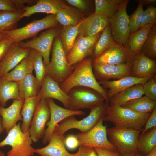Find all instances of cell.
I'll return each instance as SVG.
<instances>
[{"mask_svg": "<svg viewBox=\"0 0 156 156\" xmlns=\"http://www.w3.org/2000/svg\"><path fill=\"white\" fill-rule=\"evenodd\" d=\"M92 59L88 57L79 64L70 75L64 81L60 83L62 89L66 93L73 88L81 86L92 89L99 93L109 101L107 91L97 81L93 73Z\"/></svg>", "mask_w": 156, "mask_h": 156, "instance_id": "6da1fadb", "label": "cell"}, {"mask_svg": "<svg viewBox=\"0 0 156 156\" xmlns=\"http://www.w3.org/2000/svg\"><path fill=\"white\" fill-rule=\"evenodd\" d=\"M109 105V102L105 101L91 108L88 116L80 120L76 119L75 116H68L56 126L53 133L64 135L68 130L73 129H78L82 133H86L93 128L106 114Z\"/></svg>", "mask_w": 156, "mask_h": 156, "instance_id": "7a4b0ae2", "label": "cell"}, {"mask_svg": "<svg viewBox=\"0 0 156 156\" xmlns=\"http://www.w3.org/2000/svg\"><path fill=\"white\" fill-rule=\"evenodd\" d=\"M150 114H140L122 106L110 105L103 120L115 127L142 131Z\"/></svg>", "mask_w": 156, "mask_h": 156, "instance_id": "3957f363", "label": "cell"}, {"mask_svg": "<svg viewBox=\"0 0 156 156\" xmlns=\"http://www.w3.org/2000/svg\"><path fill=\"white\" fill-rule=\"evenodd\" d=\"M66 57L60 38L57 35L53 41L51 60L45 67L47 74L59 83L66 79L75 68L69 64Z\"/></svg>", "mask_w": 156, "mask_h": 156, "instance_id": "277c9868", "label": "cell"}, {"mask_svg": "<svg viewBox=\"0 0 156 156\" xmlns=\"http://www.w3.org/2000/svg\"><path fill=\"white\" fill-rule=\"evenodd\" d=\"M33 142L29 131L23 132L19 122L9 131L5 139L0 142V148L6 146L11 147L6 156H32L35 153V149L32 146Z\"/></svg>", "mask_w": 156, "mask_h": 156, "instance_id": "5b68a950", "label": "cell"}, {"mask_svg": "<svg viewBox=\"0 0 156 156\" xmlns=\"http://www.w3.org/2000/svg\"><path fill=\"white\" fill-rule=\"evenodd\" d=\"M141 131L115 126L107 129L109 141L121 154L137 151V142Z\"/></svg>", "mask_w": 156, "mask_h": 156, "instance_id": "8992f818", "label": "cell"}, {"mask_svg": "<svg viewBox=\"0 0 156 156\" xmlns=\"http://www.w3.org/2000/svg\"><path fill=\"white\" fill-rule=\"evenodd\" d=\"M58 23L56 15L50 14L42 19L33 20L22 27L3 33L11 38L14 42L18 43L34 37L40 31L56 27Z\"/></svg>", "mask_w": 156, "mask_h": 156, "instance_id": "52a82bcc", "label": "cell"}, {"mask_svg": "<svg viewBox=\"0 0 156 156\" xmlns=\"http://www.w3.org/2000/svg\"><path fill=\"white\" fill-rule=\"evenodd\" d=\"M67 94L69 98L68 109L72 110L90 109L105 101L102 96L95 90L84 86L73 87Z\"/></svg>", "mask_w": 156, "mask_h": 156, "instance_id": "ba28073f", "label": "cell"}, {"mask_svg": "<svg viewBox=\"0 0 156 156\" xmlns=\"http://www.w3.org/2000/svg\"><path fill=\"white\" fill-rule=\"evenodd\" d=\"M129 0H124L118 10L108 18L112 34L115 42L127 46L130 35L129 28V16L127 12V7Z\"/></svg>", "mask_w": 156, "mask_h": 156, "instance_id": "9c48e42d", "label": "cell"}, {"mask_svg": "<svg viewBox=\"0 0 156 156\" xmlns=\"http://www.w3.org/2000/svg\"><path fill=\"white\" fill-rule=\"evenodd\" d=\"M57 27V26H56ZM56 27L51 28L29 40L16 43L22 48L34 49L42 55L45 66L50 62L51 49L55 38L58 34Z\"/></svg>", "mask_w": 156, "mask_h": 156, "instance_id": "30bf717a", "label": "cell"}, {"mask_svg": "<svg viewBox=\"0 0 156 156\" xmlns=\"http://www.w3.org/2000/svg\"><path fill=\"white\" fill-rule=\"evenodd\" d=\"M103 118L91 129L85 133H79L76 136L80 145L93 148H101L116 151L109 141L107 135V125L103 124Z\"/></svg>", "mask_w": 156, "mask_h": 156, "instance_id": "8fae6325", "label": "cell"}, {"mask_svg": "<svg viewBox=\"0 0 156 156\" xmlns=\"http://www.w3.org/2000/svg\"><path fill=\"white\" fill-rule=\"evenodd\" d=\"M101 34V32L88 37L79 34L71 51L66 57L69 64L75 67L76 64H78L92 55L94 45Z\"/></svg>", "mask_w": 156, "mask_h": 156, "instance_id": "7c38bea8", "label": "cell"}, {"mask_svg": "<svg viewBox=\"0 0 156 156\" xmlns=\"http://www.w3.org/2000/svg\"><path fill=\"white\" fill-rule=\"evenodd\" d=\"M46 100L49 108L50 116L49 120L46 123L47 127L42 140V143L45 144L49 142L55 129L61 121L70 116L83 115L85 114L81 111L72 110L61 107L57 105L53 99Z\"/></svg>", "mask_w": 156, "mask_h": 156, "instance_id": "4fadbf2b", "label": "cell"}, {"mask_svg": "<svg viewBox=\"0 0 156 156\" xmlns=\"http://www.w3.org/2000/svg\"><path fill=\"white\" fill-rule=\"evenodd\" d=\"M134 56L127 46L115 42L105 51L94 59L93 62L122 65L132 62Z\"/></svg>", "mask_w": 156, "mask_h": 156, "instance_id": "5bb4252c", "label": "cell"}, {"mask_svg": "<svg viewBox=\"0 0 156 156\" xmlns=\"http://www.w3.org/2000/svg\"><path fill=\"white\" fill-rule=\"evenodd\" d=\"M132 64V62L116 65L92 61L93 72L96 79L100 81H108L110 79H119L131 75Z\"/></svg>", "mask_w": 156, "mask_h": 156, "instance_id": "9a60e30c", "label": "cell"}, {"mask_svg": "<svg viewBox=\"0 0 156 156\" xmlns=\"http://www.w3.org/2000/svg\"><path fill=\"white\" fill-rule=\"evenodd\" d=\"M50 112L46 99L40 100L36 108L29 129L30 137L34 142L43 138Z\"/></svg>", "mask_w": 156, "mask_h": 156, "instance_id": "2e32d148", "label": "cell"}, {"mask_svg": "<svg viewBox=\"0 0 156 156\" xmlns=\"http://www.w3.org/2000/svg\"><path fill=\"white\" fill-rule=\"evenodd\" d=\"M38 95L40 99H54L58 100L65 108L68 109L69 98L67 94L62 89L59 83L47 74L43 79Z\"/></svg>", "mask_w": 156, "mask_h": 156, "instance_id": "e0dca14e", "label": "cell"}, {"mask_svg": "<svg viewBox=\"0 0 156 156\" xmlns=\"http://www.w3.org/2000/svg\"><path fill=\"white\" fill-rule=\"evenodd\" d=\"M153 76L139 78L131 75L114 81H99V84L104 88H108L107 92L108 99L124 90L138 84H143Z\"/></svg>", "mask_w": 156, "mask_h": 156, "instance_id": "ac0fdd59", "label": "cell"}, {"mask_svg": "<svg viewBox=\"0 0 156 156\" xmlns=\"http://www.w3.org/2000/svg\"><path fill=\"white\" fill-rule=\"evenodd\" d=\"M24 100L21 99H14L11 105L7 108L0 106L2 125L7 134L18 121H22L21 111Z\"/></svg>", "mask_w": 156, "mask_h": 156, "instance_id": "d6986e66", "label": "cell"}, {"mask_svg": "<svg viewBox=\"0 0 156 156\" xmlns=\"http://www.w3.org/2000/svg\"><path fill=\"white\" fill-rule=\"evenodd\" d=\"M156 73V61L141 52L134 55L132 64L131 76L139 78L154 76Z\"/></svg>", "mask_w": 156, "mask_h": 156, "instance_id": "ffe728a7", "label": "cell"}, {"mask_svg": "<svg viewBox=\"0 0 156 156\" xmlns=\"http://www.w3.org/2000/svg\"><path fill=\"white\" fill-rule=\"evenodd\" d=\"M30 49L24 48L14 42L0 62L2 76L10 71L28 56Z\"/></svg>", "mask_w": 156, "mask_h": 156, "instance_id": "44dd1931", "label": "cell"}, {"mask_svg": "<svg viewBox=\"0 0 156 156\" xmlns=\"http://www.w3.org/2000/svg\"><path fill=\"white\" fill-rule=\"evenodd\" d=\"M109 24L107 18L94 13L81 22L79 34L85 37L93 36L101 32Z\"/></svg>", "mask_w": 156, "mask_h": 156, "instance_id": "7402d4cb", "label": "cell"}, {"mask_svg": "<svg viewBox=\"0 0 156 156\" xmlns=\"http://www.w3.org/2000/svg\"><path fill=\"white\" fill-rule=\"evenodd\" d=\"M67 5L61 0H39L32 6H24L25 11L21 18L28 17L36 13H43L56 15Z\"/></svg>", "mask_w": 156, "mask_h": 156, "instance_id": "603a6c76", "label": "cell"}, {"mask_svg": "<svg viewBox=\"0 0 156 156\" xmlns=\"http://www.w3.org/2000/svg\"><path fill=\"white\" fill-rule=\"evenodd\" d=\"M64 135H60L53 133L46 146L35 149V153L40 156H72V154L66 150L65 144Z\"/></svg>", "mask_w": 156, "mask_h": 156, "instance_id": "cb8c5ba5", "label": "cell"}, {"mask_svg": "<svg viewBox=\"0 0 156 156\" xmlns=\"http://www.w3.org/2000/svg\"><path fill=\"white\" fill-rule=\"evenodd\" d=\"M144 94L142 84H138L127 88L109 99L111 105L122 106L128 102Z\"/></svg>", "mask_w": 156, "mask_h": 156, "instance_id": "d4e9b609", "label": "cell"}, {"mask_svg": "<svg viewBox=\"0 0 156 156\" xmlns=\"http://www.w3.org/2000/svg\"><path fill=\"white\" fill-rule=\"evenodd\" d=\"M40 100L38 95L24 99L21 111L23 120L21 128L23 132L26 133L29 131L36 108Z\"/></svg>", "mask_w": 156, "mask_h": 156, "instance_id": "484cf974", "label": "cell"}, {"mask_svg": "<svg viewBox=\"0 0 156 156\" xmlns=\"http://www.w3.org/2000/svg\"><path fill=\"white\" fill-rule=\"evenodd\" d=\"M152 27L150 25H146L136 32L130 34L127 46L134 55L141 51Z\"/></svg>", "mask_w": 156, "mask_h": 156, "instance_id": "4316f807", "label": "cell"}, {"mask_svg": "<svg viewBox=\"0 0 156 156\" xmlns=\"http://www.w3.org/2000/svg\"><path fill=\"white\" fill-rule=\"evenodd\" d=\"M33 70L32 62L28 56L1 78L7 81L18 83L28 74L32 73Z\"/></svg>", "mask_w": 156, "mask_h": 156, "instance_id": "83f0119b", "label": "cell"}, {"mask_svg": "<svg viewBox=\"0 0 156 156\" xmlns=\"http://www.w3.org/2000/svg\"><path fill=\"white\" fill-rule=\"evenodd\" d=\"M83 16L80 10L68 5L56 15L58 23L64 26L77 25L83 20Z\"/></svg>", "mask_w": 156, "mask_h": 156, "instance_id": "f1b7e54d", "label": "cell"}, {"mask_svg": "<svg viewBox=\"0 0 156 156\" xmlns=\"http://www.w3.org/2000/svg\"><path fill=\"white\" fill-rule=\"evenodd\" d=\"M18 83L20 99H25L38 95L40 88L32 73L28 74Z\"/></svg>", "mask_w": 156, "mask_h": 156, "instance_id": "f546056e", "label": "cell"}, {"mask_svg": "<svg viewBox=\"0 0 156 156\" xmlns=\"http://www.w3.org/2000/svg\"><path fill=\"white\" fill-rule=\"evenodd\" d=\"M20 99L18 83L0 79V104L4 107L7 101L10 99Z\"/></svg>", "mask_w": 156, "mask_h": 156, "instance_id": "4dcf8cb0", "label": "cell"}, {"mask_svg": "<svg viewBox=\"0 0 156 156\" xmlns=\"http://www.w3.org/2000/svg\"><path fill=\"white\" fill-rule=\"evenodd\" d=\"M24 10L17 12L0 11V33L17 29L18 22Z\"/></svg>", "mask_w": 156, "mask_h": 156, "instance_id": "1f68e13d", "label": "cell"}, {"mask_svg": "<svg viewBox=\"0 0 156 156\" xmlns=\"http://www.w3.org/2000/svg\"><path fill=\"white\" fill-rule=\"evenodd\" d=\"M81 22L75 26H64L60 31V37L66 56L71 51L79 34V27Z\"/></svg>", "mask_w": 156, "mask_h": 156, "instance_id": "d6a6232c", "label": "cell"}, {"mask_svg": "<svg viewBox=\"0 0 156 156\" xmlns=\"http://www.w3.org/2000/svg\"><path fill=\"white\" fill-rule=\"evenodd\" d=\"M123 107L142 114L151 113L156 107V102L145 96L129 101Z\"/></svg>", "mask_w": 156, "mask_h": 156, "instance_id": "836d02e7", "label": "cell"}, {"mask_svg": "<svg viewBox=\"0 0 156 156\" xmlns=\"http://www.w3.org/2000/svg\"><path fill=\"white\" fill-rule=\"evenodd\" d=\"M124 0H95L94 13L103 15L108 18L118 10Z\"/></svg>", "mask_w": 156, "mask_h": 156, "instance_id": "e575fe53", "label": "cell"}, {"mask_svg": "<svg viewBox=\"0 0 156 156\" xmlns=\"http://www.w3.org/2000/svg\"><path fill=\"white\" fill-rule=\"evenodd\" d=\"M115 42L112 37L109 25L102 31L94 47V59L105 51Z\"/></svg>", "mask_w": 156, "mask_h": 156, "instance_id": "d590c367", "label": "cell"}, {"mask_svg": "<svg viewBox=\"0 0 156 156\" xmlns=\"http://www.w3.org/2000/svg\"><path fill=\"white\" fill-rule=\"evenodd\" d=\"M156 146V127L139 135L137 142V150L148 154Z\"/></svg>", "mask_w": 156, "mask_h": 156, "instance_id": "8d00e7d4", "label": "cell"}, {"mask_svg": "<svg viewBox=\"0 0 156 156\" xmlns=\"http://www.w3.org/2000/svg\"><path fill=\"white\" fill-rule=\"evenodd\" d=\"M28 57L32 62L35 73V77L40 88L43 79L47 74L42 57L36 50L30 49Z\"/></svg>", "mask_w": 156, "mask_h": 156, "instance_id": "74e56055", "label": "cell"}, {"mask_svg": "<svg viewBox=\"0 0 156 156\" xmlns=\"http://www.w3.org/2000/svg\"><path fill=\"white\" fill-rule=\"evenodd\" d=\"M146 56L152 59L156 58V27L153 26L141 51Z\"/></svg>", "mask_w": 156, "mask_h": 156, "instance_id": "f35d334b", "label": "cell"}, {"mask_svg": "<svg viewBox=\"0 0 156 156\" xmlns=\"http://www.w3.org/2000/svg\"><path fill=\"white\" fill-rule=\"evenodd\" d=\"M34 0H0V11L17 12L23 10L24 4L36 2Z\"/></svg>", "mask_w": 156, "mask_h": 156, "instance_id": "ab89813d", "label": "cell"}, {"mask_svg": "<svg viewBox=\"0 0 156 156\" xmlns=\"http://www.w3.org/2000/svg\"><path fill=\"white\" fill-rule=\"evenodd\" d=\"M143 6L141 3L139 2L137 9L129 16V28L130 34L136 32L140 28L144 11Z\"/></svg>", "mask_w": 156, "mask_h": 156, "instance_id": "60d3db41", "label": "cell"}, {"mask_svg": "<svg viewBox=\"0 0 156 156\" xmlns=\"http://www.w3.org/2000/svg\"><path fill=\"white\" fill-rule=\"evenodd\" d=\"M156 24V8L153 5L149 6L144 11L140 28L144 26L150 25L153 26Z\"/></svg>", "mask_w": 156, "mask_h": 156, "instance_id": "b9f144b4", "label": "cell"}, {"mask_svg": "<svg viewBox=\"0 0 156 156\" xmlns=\"http://www.w3.org/2000/svg\"><path fill=\"white\" fill-rule=\"evenodd\" d=\"M142 85L145 96L150 99L156 102V75Z\"/></svg>", "mask_w": 156, "mask_h": 156, "instance_id": "7bdbcfd3", "label": "cell"}, {"mask_svg": "<svg viewBox=\"0 0 156 156\" xmlns=\"http://www.w3.org/2000/svg\"><path fill=\"white\" fill-rule=\"evenodd\" d=\"M14 43L12 39L6 35L0 40V62Z\"/></svg>", "mask_w": 156, "mask_h": 156, "instance_id": "ee69618b", "label": "cell"}, {"mask_svg": "<svg viewBox=\"0 0 156 156\" xmlns=\"http://www.w3.org/2000/svg\"><path fill=\"white\" fill-rule=\"evenodd\" d=\"M155 127H156V107L151 113L150 115L142 129L140 135Z\"/></svg>", "mask_w": 156, "mask_h": 156, "instance_id": "f6af8a7d", "label": "cell"}, {"mask_svg": "<svg viewBox=\"0 0 156 156\" xmlns=\"http://www.w3.org/2000/svg\"><path fill=\"white\" fill-rule=\"evenodd\" d=\"M72 156H98L94 148L83 145L79 146L77 152Z\"/></svg>", "mask_w": 156, "mask_h": 156, "instance_id": "bcb514c9", "label": "cell"}, {"mask_svg": "<svg viewBox=\"0 0 156 156\" xmlns=\"http://www.w3.org/2000/svg\"><path fill=\"white\" fill-rule=\"evenodd\" d=\"M65 146L70 150H74L79 146V140L76 135H70L65 138Z\"/></svg>", "mask_w": 156, "mask_h": 156, "instance_id": "7dc6e473", "label": "cell"}, {"mask_svg": "<svg viewBox=\"0 0 156 156\" xmlns=\"http://www.w3.org/2000/svg\"><path fill=\"white\" fill-rule=\"evenodd\" d=\"M68 3L81 11L86 10L88 8V3L84 0H66Z\"/></svg>", "mask_w": 156, "mask_h": 156, "instance_id": "c3c4849f", "label": "cell"}, {"mask_svg": "<svg viewBox=\"0 0 156 156\" xmlns=\"http://www.w3.org/2000/svg\"><path fill=\"white\" fill-rule=\"evenodd\" d=\"M98 156H120L117 151L101 148H94Z\"/></svg>", "mask_w": 156, "mask_h": 156, "instance_id": "681fc988", "label": "cell"}, {"mask_svg": "<svg viewBox=\"0 0 156 156\" xmlns=\"http://www.w3.org/2000/svg\"><path fill=\"white\" fill-rule=\"evenodd\" d=\"M135 1L141 3L143 6L149 5H155L156 3V0H138Z\"/></svg>", "mask_w": 156, "mask_h": 156, "instance_id": "f907efd6", "label": "cell"}, {"mask_svg": "<svg viewBox=\"0 0 156 156\" xmlns=\"http://www.w3.org/2000/svg\"><path fill=\"white\" fill-rule=\"evenodd\" d=\"M127 153L120 154V156H145L140 154H137L136 153Z\"/></svg>", "mask_w": 156, "mask_h": 156, "instance_id": "816d5d0a", "label": "cell"}, {"mask_svg": "<svg viewBox=\"0 0 156 156\" xmlns=\"http://www.w3.org/2000/svg\"><path fill=\"white\" fill-rule=\"evenodd\" d=\"M145 156H156V146L148 154Z\"/></svg>", "mask_w": 156, "mask_h": 156, "instance_id": "f5cc1de1", "label": "cell"}, {"mask_svg": "<svg viewBox=\"0 0 156 156\" xmlns=\"http://www.w3.org/2000/svg\"><path fill=\"white\" fill-rule=\"evenodd\" d=\"M4 131V130L2 125L1 117L0 116V134L3 132Z\"/></svg>", "mask_w": 156, "mask_h": 156, "instance_id": "db71d44e", "label": "cell"}, {"mask_svg": "<svg viewBox=\"0 0 156 156\" xmlns=\"http://www.w3.org/2000/svg\"><path fill=\"white\" fill-rule=\"evenodd\" d=\"M5 35L2 33H0V40L3 38Z\"/></svg>", "mask_w": 156, "mask_h": 156, "instance_id": "11a10c76", "label": "cell"}, {"mask_svg": "<svg viewBox=\"0 0 156 156\" xmlns=\"http://www.w3.org/2000/svg\"><path fill=\"white\" fill-rule=\"evenodd\" d=\"M0 156H6L4 153L1 150H0Z\"/></svg>", "mask_w": 156, "mask_h": 156, "instance_id": "9f6ffc18", "label": "cell"}, {"mask_svg": "<svg viewBox=\"0 0 156 156\" xmlns=\"http://www.w3.org/2000/svg\"><path fill=\"white\" fill-rule=\"evenodd\" d=\"M2 76V75H1V69H0V79L1 78Z\"/></svg>", "mask_w": 156, "mask_h": 156, "instance_id": "6f0895ef", "label": "cell"}]
</instances>
